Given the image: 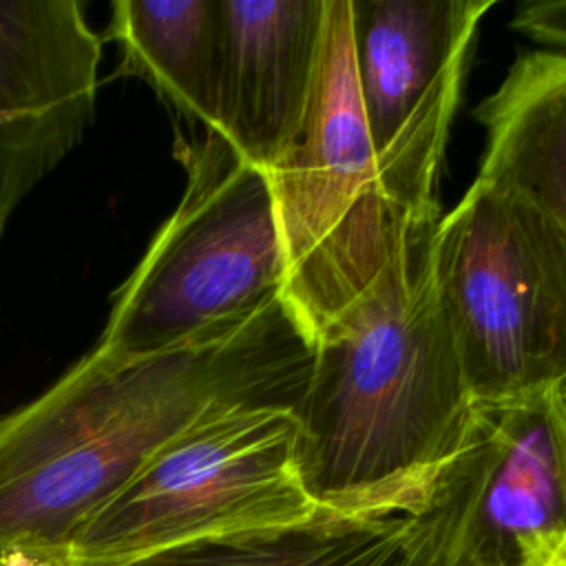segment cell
Masks as SVG:
<instances>
[{
    "label": "cell",
    "instance_id": "obj_1",
    "mask_svg": "<svg viewBox=\"0 0 566 566\" xmlns=\"http://www.w3.org/2000/svg\"><path fill=\"white\" fill-rule=\"evenodd\" d=\"M312 363L314 334L285 296L159 354L95 345L0 416V555L62 566L77 531L170 440L237 409L296 411Z\"/></svg>",
    "mask_w": 566,
    "mask_h": 566
},
{
    "label": "cell",
    "instance_id": "obj_2",
    "mask_svg": "<svg viewBox=\"0 0 566 566\" xmlns=\"http://www.w3.org/2000/svg\"><path fill=\"white\" fill-rule=\"evenodd\" d=\"M440 217L411 219L376 279L314 327L296 469L325 511H416L469 431L475 402L433 272Z\"/></svg>",
    "mask_w": 566,
    "mask_h": 566
},
{
    "label": "cell",
    "instance_id": "obj_3",
    "mask_svg": "<svg viewBox=\"0 0 566 566\" xmlns=\"http://www.w3.org/2000/svg\"><path fill=\"white\" fill-rule=\"evenodd\" d=\"M186 190L115 290L97 347L150 356L285 296V252L270 177L214 130L179 142Z\"/></svg>",
    "mask_w": 566,
    "mask_h": 566
},
{
    "label": "cell",
    "instance_id": "obj_4",
    "mask_svg": "<svg viewBox=\"0 0 566 566\" xmlns=\"http://www.w3.org/2000/svg\"><path fill=\"white\" fill-rule=\"evenodd\" d=\"M268 177L287 265L285 298L314 334L376 279L407 223L422 217L391 201L367 130L352 0H327L323 55L303 124Z\"/></svg>",
    "mask_w": 566,
    "mask_h": 566
},
{
    "label": "cell",
    "instance_id": "obj_5",
    "mask_svg": "<svg viewBox=\"0 0 566 566\" xmlns=\"http://www.w3.org/2000/svg\"><path fill=\"white\" fill-rule=\"evenodd\" d=\"M433 272L475 405L566 378V232L539 208L475 177L438 221Z\"/></svg>",
    "mask_w": 566,
    "mask_h": 566
},
{
    "label": "cell",
    "instance_id": "obj_6",
    "mask_svg": "<svg viewBox=\"0 0 566 566\" xmlns=\"http://www.w3.org/2000/svg\"><path fill=\"white\" fill-rule=\"evenodd\" d=\"M321 511L298 478L294 411L237 409L190 427L155 453L77 531L62 566H128Z\"/></svg>",
    "mask_w": 566,
    "mask_h": 566
},
{
    "label": "cell",
    "instance_id": "obj_7",
    "mask_svg": "<svg viewBox=\"0 0 566 566\" xmlns=\"http://www.w3.org/2000/svg\"><path fill=\"white\" fill-rule=\"evenodd\" d=\"M495 0H352L358 97L387 190L438 212V181L473 40Z\"/></svg>",
    "mask_w": 566,
    "mask_h": 566
},
{
    "label": "cell",
    "instance_id": "obj_8",
    "mask_svg": "<svg viewBox=\"0 0 566 566\" xmlns=\"http://www.w3.org/2000/svg\"><path fill=\"white\" fill-rule=\"evenodd\" d=\"M416 511L440 531L449 566H546L566 539V413L555 391L475 405Z\"/></svg>",
    "mask_w": 566,
    "mask_h": 566
},
{
    "label": "cell",
    "instance_id": "obj_9",
    "mask_svg": "<svg viewBox=\"0 0 566 566\" xmlns=\"http://www.w3.org/2000/svg\"><path fill=\"white\" fill-rule=\"evenodd\" d=\"M102 38L77 0H0V237L91 126Z\"/></svg>",
    "mask_w": 566,
    "mask_h": 566
},
{
    "label": "cell",
    "instance_id": "obj_10",
    "mask_svg": "<svg viewBox=\"0 0 566 566\" xmlns=\"http://www.w3.org/2000/svg\"><path fill=\"white\" fill-rule=\"evenodd\" d=\"M214 133L270 175L290 150L321 66L327 0H221Z\"/></svg>",
    "mask_w": 566,
    "mask_h": 566
},
{
    "label": "cell",
    "instance_id": "obj_11",
    "mask_svg": "<svg viewBox=\"0 0 566 566\" xmlns=\"http://www.w3.org/2000/svg\"><path fill=\"white\" fill-rule=\"evenodd\" d=\"M128 566H449V553L418 511H321L296 524L197 542Z\"/></svg>",
    "mask_w": 566,
    "mask_h": 566
},
{
    "label": "cell",
    "instance_id": "obj_12",
    "mask_svg": "<svg viewBox=\"0 0 566 566\" xmlns=\"http://www.w3.org/2000/svg\"><path fill=\"white\" fill-rule=\"evenodd\" d=\"M475 119L486 133L478 179L520 195L566 232V53L520 55Z\"/></svg>",
    "mask_w": 566,
    "mask_h": 566
},
{
    "label": "cell",
    "instance_id": "obj_13",
    "mask_svg": "<svg viewBox=\"0 0 566 566\" xmlns=\"http://www.w3.org/2000/svg\"><path fill=\"white\" fill-rule=\"evenodd\" d=\"M106 33L124 73L142 77L184 117L214 128L221 0H117Z\"/></svg>",
    "mask_w": 566,
    "mask_h": 566
},
{
    "label": "cell",
    "instance_id": "obj_14",
    "mask_svg": "<svg viewBox=\"0 0 566 566\" xmlns=\"http://www.w3.org/2000/svg\"><path fill=\"white\" fill-rule=\"evenodd\" d=\"M511 27L528 38L566 49V0H533L517 7Z\"/></svg>",
    "mask_w": 566,
    "mask_h": 566
},
{
    "label": "cell",
    "instance_id": "obj_15",
    "mask_svg": "<svg viewBox=\"0 0 566 566\" xmlns=\"http://www.w3.org/2000/svg\"><path fill=\"white\" fill-rule=\"evenodd\" d=\"M0 566H53L44 559L29 555H0Z\"/></svg>",
    "mask_w": 566,
    "mask_h": 566
},
{
    "label": "cell",
    "instance_id": "obj_16",
    "mask_svg": "<svg viewBox=\"0 0 566 566\" xmlns=\"http://www.w3.org/2000/svg\"><path fill=\"white\" fill-rule=\"evenodd\" d=\"M546 566H566V539H564L562 546L551 555V559L546 562Z\"/></svg>",
    "mask_w": 566,
    "mask_h": 566
},
{
    "label": "cell",
    "instance_id": "obj_17",
    "mask_svg": "<svg viewBox=\"0 0 566 566\" xmlns=\"http://www.w3.org/2000/svg\"><path fill=\"white\" fill-rule=\"evenodd\" d=\"M553 391H555V396H557V400H559L562 411L566 413V378H562V380L553 387Z\"/></svg>",
    "mask_w": 566,
    "mask_h": 566
}]
</instances>
